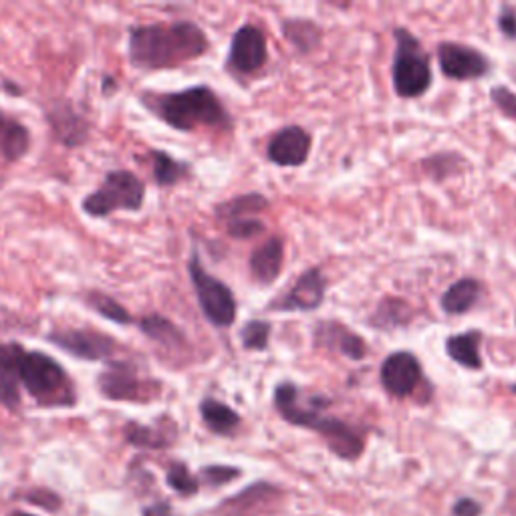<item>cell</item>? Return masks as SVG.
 I'll list each match as a JSON object with an SVG mask.
<instances>
[{
  "instance_id": "1",
  "label": "cell",
  "mask_w": 516,
  "mask_h": 516,
  "mask_svg": "<svg viewBox=\"0 0 516 516\" xmlns=\"http://www.w3.org/2000/svg\"><path fill=\"white\" fill-rule=\"evenodd\" d=\"M208 49L206 33L190 21L136 25L129 29L127 57L136 69H174L206 55Z\"/></svg>"
},
{
  "instance_id": "2",
  "label": "cell",
  "mask_w": 516,
  "mask_h": 516,
  "mask_svg": "<svg viewBox=\"0 0 516 516\" xmlns=\"http://www.w3.org/2000/svg\"><path fill=\"white\" fill-rule=\"evenodd\" d=\"M275 406L289 424L319 432L331 452L339 458L357 460L361 456L365 446L361 434L353 426L323 414L329 406V400L321 396L305 398L295 383L283 381L275 390Z\"/></svg>"
},
{
  "instance_id": "3",
  "label": "cell",
  "mask_w": 516,
  "mask_h": 516,
  "mask_svg": "<svg viewBox=\"0 0 516 516\" xmlns=\"http://www.w3.org/2000/svg\"><path fill=\"white\" fill-rule=\"evenodd\" d=\"M142 101L158 119L178 129V132L190 134L200 127H230L226 107L206 85H196L174 93H144Z\"/></svg>"
},
{
  "instance_id": "4",
  "label": "cell",
  "mask_w": 516,
  "mask_h": 516,
  "mask_svg": "<svg viewBox=\"0 0 516 516\" xmlns=\"http://www.w3.org/2000/svg\"><path fill=\"white\" fill-rule=\"evenodd\" d=\"M19 383L43 408H73L77 404V392L67 369L43 351H23Z\"/></svg>"
},
{
  "instance_id": "5",
  "label": "cell",
  "mask_w": 516,
  "mask_h": 516,
  "mask_svg": "<svg viewBox=\"0 0 516 516\" xmlns=\"http://www.w3.org/2000/svg\"><path fill=\"white\" fill-rule=\"evenodd\" d=\"M146 200V184L129 170L109 172L101 186L87 194L81 202V210L91 218H107L117 210L138 212Z\"/></svg>"
},
{
  "instance_id": "6",
  "label": "cell",
  "mask_w": 516,
  "mask_h": 516,
  "mask_svg": "<svg viewBox=\"0 0 516 516\" xmlns=\"http://www.w3.org/2000/svg\"><path fill=\"white\" fill-rule=\"evenodd\" d=\"M396 55H394V89L404 99L424 95L432 85L430 57L420 41L406 29H396Z\"/></svg>"
},
{
  "instance_id": "7",
  "label": "cell",
  "mask_w": 516,
  "mask_h": 516,
  "mask_svg": "<svg viewBox=\"0 0 516 516\" xmlns=\"http://www.w3.org/2000/svg\"><path fill=\"white\" fill-rule=\"evenodd\" d=\"M190 281L194 285L200 309L204 317L218 329H228L236 321V299L232 291L216 277H212L204 265L200 263V256L194 252L188 263Z\"/></svg>"
},
{
  "instance_id": "8",
  "label": "cell",
  "mask_w": 516,
  "mask_h": 516,
  "mask_svg": "<svg viewBox=\"0 0 516 516\" xmlns=\"http://www.w3.org/2000/svg\"><path fill=\"white\" fill-rule=\"evenodd\" d=\"M97 387L101 396L111 402H146L160 392V385L152 379H142L138 367L129 361H111L97 377Z\"/></svg>"
},
{
  "instance_id": "9",
  "label": "cell",
  "mask_w": 516,
  "mask_h": 516,
  "mask_svg": "<svg viewBox=\"0 0 516 516\" xmlns=\"http://www.w3.org/2000/svg\"><path fill=\"white\" fill-rule=\"evenodd\" d=\"M47 339L61 351L83 361H105L117 351L113 337L93 329H57Z\"/></svg>"
},
{
  "instance_id": "10",
  "label": "cell",
  "mask_w": 516,
  "mask_h": 516,
  "mask_svg": "<svg viewBox=\"0 0 516 516\" xmlns=\"http://www.w3.org/2000/svg\"><path fill=\"white\" fill-rule=\"evenodd\" d=\"M379 377L385 392L402 400L412 396L418 390V385L422 383L424 379L422 363L410 351H396L392 355H387L385 361L381 363Z\"/></svg>"
},
{
  "instance_id": "11",
  "label": "cell",
  "mask_w": 516,
  "mask_h": 516,
  "mask_svg": "<svg viewBox=\"0 0 516 516\" xmlns=\"http://www.w3.org/2000/svg\"><path fill=\"white\" fill-rule=\"evenodd\" d=\"M267 59V39L261 29L254 25H244L234 33L228 53V67L232 71L242 75L256 73L258 69L265 67Z\"/></svg>"
},
{
  "instance_id": "12",
  "label": "cell",
  "mask_w": 516,
  "mask_h": 516,
  "mask_svg": "<svg viewBox=\"0 0 516 516\" xmlns=\"http://www.w3.org/2000/svg\"><path fill=\"white\" fill-rule=\"evenodd\" d=\"M438 63L446 77L458 81L480 79L490 73V61L478 49L460 43H442L438 47Z\"/></svg>"
},
{
  "instance_id": "13",
  "label": "cell",
  "mask_w": 516,
  "mask_h": 516,
  "mask_svg": "<svg viewBox=\"0 0 516 516\" xmlns=\"http://www.w3.org/2000/svg\"><path fill=\"white\" fill-rule=\"evenodd\" d=\"M311 136L299 125L283 127L269 144V160L283 168H299L309 160L311 154Z\"/></svg>"
},
{
  "instance_id": "14",
  "label": "cell",
  "mask_w": 516,
  "mask_h": 516,
  "mask_svg": "<svg viewBox=\"0 0 516 516\" xmlns=\"http://www.w3.org/2000/svg\"><path fill=\"white\" fill-rule=\"evenodd\" d=\"M327 291V279L321 273V269H309L293 287L291 291L271 305L273 311H315L325 301Z\"/></svg>"
},
{
  "instance_id": "15",
  "label": "cell",
  "mask_w": 516,
  "mask_h": 516,
  "mask_svg": "<svg viewBox=\"0 0 516 516\" xmlns=\"http://www.w3.org/2000/svg\"><path fill=\"white\" fill-rule=\"evenodd\" d=\"M315 343L323 349L337 351L351 361H363L369 353L365 339L339 321H321L315 329Z\"/></svg>"
},
{
  "instance_id": "16",
  "label": "cell",
  "mask_w": 516,
  "mask_h": 516,
  "mask_svg": "<svg viewBox=\"0 0 516 516\" xmlns=\"http://www.w3.org/2000/svg\"><path fill=\"white\" fill-rule=\"evenodd\" d=\"M47 121L53 127L55 138L67 148H77L89 138L91 125L83 113H79L69 101H59L47 111Z\"/></svg>"
},
{
  "instance_id": "17",
  "label": "cell",
  "mask_w": 516,
  "mask_h": 516,
  "mask_svg": "<svg viewBox=\"0 0 516 516\" xmlns=\"http://www.w3.org/2000/svg\"><path fill=\"white\" fill-rule=\"evenodd\" d=\"M25 347L17 341L0 343V404L17 412L21 406L19 363Z\"/></svg>"
},
{
  "instance_id": "18",
  "label": "cell",
  "mask_w": 516,
  "mask_h": 516,
  "mask_svg": "<svg viewBox=\"0 0 516 516\" xmlns=\"http://www.w3.org/2000/svg\"><path fill=\"white\" fill-rule=\"evenodd\" d=\"M285 244L273 236L250 254V273L261 285H273L281 277Z\"/></svg>"
},
{
  "instance_id": "19",
  "label": "cell",
  "mask_w": 516,
  "mask_h": 516,
  "mask_svg": "<svg viewBox=\"0 0 516 516\" xmlns=\"http://www.w3.org/2000/svg\"><path fill=\"white\" fill-rule=\"evenodd\" d=\"M31 150L29 127L17 117L0 109V152L7 162H19Z\"/></svg>"
},
{
  "instance_id": "20",
  "label": "cell",
  "mask_w": 516,
  "mask_h": 516,
  "mask_svg": "<svg viewBox=\"0 0 516 516\" xmlns=\"http://www.w3.org/2000/svg\"><path fill=\"white\" fill-rule=\"evenodd\" d=\"M480 345H482V333L466 331V333L450 335L446 341V351L454 363H458L466 369L478 371L484 365L482 355H480Z\"/></svg>"
},
{
  "instance_id": "21",
  "label": "cell",
  "mask_w": 516,
  "mask_h": 516,
  "mask_svg": "<svg viewBox=\"0 0 516 516\" xmlns=\"http://www.w3.org/2000/svg\"><path fill=\"white\" fill-rule=\"evenodd\" d=\"M140 329L144 335H148L154 343L172 349V351H180L182 347H186V335L180 331V327H176L170 319H166L164 315L152 313L148 317H144L140 321Z\"/></svg>"
},
{
  "instance_id": "22",
  "label": "cell",
  "mask_w": 516,
  "mask_h": 516,
  "mask_svg": "<svg viewBox=\"0 0 516 516\" xmlns=\"http://www.w3.org/2000/svg\"><path fill=\"white\" fill-rule=\"evenodd\" d=\"M482 293V287L474 279H460L448 287L442 295V309L446 315H464L474 309Z\"/></svg>"
},
{
  "instance_id": "23",
  "label": "cell",
  "mask_w": 516,
  "mask_h": 516,
  "mask_svg": "<svg viewBox=\"0 0 516 516\" xmlns=\"http://www.w3.org/2000/svg\"><path fill=\"white\" fill-rule=\"evenodd\" d=\"M200 414H202L206 428L218 436H228L240 426V416L230 406H226L224 402H218L214 398L202 400Z\"/></svg>"
},
{
  "instance_id": "24",
  "label": "cell",
  "mask_w": 516,
  "mask_h": 516,
  "mask_svg": "<svg viewBox=\"0 0 516 516\" xmlns=\"http://www.w3.org/2000/svg\"><path fill=\"white\" fill-rule=\"evenodd\" d=\"M269 208V200L261 194H244V196H236L232 200H226L222 204L216 206V216L224 222L230 220H240V218H252L254 214L263 212Z\"/></svg>"
},
{
  "instance_id": "25",
  "label": "cell",
  "mask_w": 516,
  "mask_h": 516,
  "mask_svg": "<svg viewBox=\"0 0 516 516\" xmlns=\"http://www.w3.org/2000/svg\"><path fill=\"white\" fill-rule=\"evenodd\" d=\"M123 436L132 446L152 448V450L168 448L174 442V432H168L166 428H160V426H144L138 422H129L123 428Z\"/></svg>"
},
{
  "instance_id": "26",
  "label": "cell",
  "mask_w": 516,
  "mask_h": 516,
  "mask_svg": "<svg viewBox=\"0 0 516 516\" xmlns=\"http://www.w3.org/2000/svg\"><path fill=\"white\" fill-rule=\"evenodd\" d=\"M412 319V307L402 299H385L377 305L375 313L371 315V325L375 329H396L408 325Z\"/></svg>"
},
{
  "instance_id": "27",
  "label": "cell",
  "mask_w": 516,
  "mask_h": 516,
  "mask_svg": "<svg viewBox=\"0 0 516 516\" xmlns=\"http://www.w3.org/2000/svg\"><path fill=\"white\" fill-rule=\"evenodd\" d=\"M152 168H154V178L158 186H176L178 182H182L188 174H190V166L172 158L166 152L160 150H152Z\"/></svg>"
},
{
  "instance_id": "28",
  "label": "cell",
  "mask_w": 516,
  "mask_h": 516,
  "mask_svg": "<svg viewBox=\"0 0 516 516\" xmlns=\"http://www.w3.org/2000/svg\"><path fill=\"white\" fill-rule=\"evenodd\" d=\"M85 303L103 319L117 323V325H132L134 317L129 313L119 301H115L113 297L101 293V291H91L85 295Z\"/></svg>"
},
{
  "instance_id": "29",
  "label": "cell",
  "mask_w": 516,
  "mask_h": 516,
  "mask_svg": "<svg viewBox=\"0 0 516 516\" xmlns=\"http://www.w3.org/2000/svg\"><path fill=\"white\" fill-rule=\"evenodd\" d=\"M285 37L303 53L313 51L321 41V29L311 21H285Z\"/></svg>"
},
{
  "instance_id": "30",
  "label": "cell",
  "mask_w": 516,
  "mask_h": 516,
  "mask_svg": "<svg viewBox=\"0 0 516 516\" xmlns=\"http://www.w3.org/2000/svg\"><path fill=\"white\" fill-rule=\"evenodd\" d=\"M271 333H273V325L261 319L248 321L242 329H240V341L242 347L248 351H265L269 347L271 341Z\"/></svg>"
},
{
  "instance_id": "31",
  "label": "cell",
  "mask_w": 516,
  "mask_h": 516,
  "mask_svg": "<svg viewBox=\"0 0 516 516\" xmlns=\"http://www.w3.org/2000/svg\"><path fill=\"white\" fill-rule=\"evenodd\" d=\"M168 484L174 488L178 494L192 496L198 492V480L190 474V470L184 464H172L168 470Z\"/></svg>"
},
{
  "instance_id": "32",
  "label": "cell",
  "mask_w": 516,
  "mask_h": 516,
  "mask_svg": "<svg viewBox=\"0 0 516 516\" xmlns=\"http://www.w3.org/2000/svg\"><path fill=\"white\" fill-rule=\"evenodd\" d=\"M265 230H267L265 222L258 220V218H240V220L226 222V232L232 238H238V240L256 238V236H261Z\"/></svg>"
},
{
  "instance_id": "33",
  "label": "cell",
  "mask_w": 516,
  "mask_h": 516,
  "mask_svg": "<svg viewBox=\"0 0 516 516\" xmlns=\"http://www.w3.org/2000/svg\"><path fill=\"white\" fill-rule=\"evenodd\" d=\"M490 97L494 101V105L510 119L516 121V93L510 91L508 87H494L490 91Z\"/></svg>"
},
{
  "instance_id": "34",
  "label": "cell",
  "mask_w": 516,
  "mask_h": 516,
  "mask_svg": "<svg viewBox=\"0 0 516 516\" xmlns=\"http://www.w3.org/2000/svg\"><path fill=\"white\" fill-rule=\"evenodd\" d=\"M238 474H240V470L232 468V466H206L202 470V478L210 486H222V484L234 480Z\"/></svg>"
},
{
  "instance_id": "35",
  "label": "cell",
  "mask_w": 516,
  "mask_h": 516,
  "mask_svg": "<svg viewBox=\"0 0 516 516\" xmlns=\"http://www.w3.org/2000/svg\"><path fill=\"white\" fill-rule=\"evenodd\" d=\"M498 27L506 39H516V11L512 7H502L498 15Z\"/></svg>"
},
{
  "instance_id": "36",
  "label": "cell",
  "mask_w": 516,
  "mask_h": 516,
  "mask_svg": "<svg viewBox=\"0 0 516 516\" xmlns=\"http://www.w3.org/2000/svg\"><path fill=\"white\" fill-rule=\"evenodd\" d=\"M480 512V504L472 498H460L454 504V516H478Z\"/></svg>"
},
{
  "instance_id": "37",
  "label": "cell",
  "mask_w": 516,
  "mask_h": 516,
  "mask_svg": "<svg viewBox=\"0 0 516 516\" xmlns=\"http://www.w3.org/2000/svg\"><path fill=\"white\" fill-rule=\"evenodd\" d=\"M142 516H172V506L168 502H158L148 506Z\"/></svg>"
},
{
  "instance_id": "38",
  "label": "cell",
  "mask_w": 516,
  "mask_h": 516,
  "mask_svg": "<svg viewBox=\"0 0 516 516\" xmlns=\"http://www.w3.org/2000/svg\"><path fill=\"white\" fill-rule=\"evenodd\" d=\"M13 516H35V514H29V512H15Z\"/></svg>"
}]
</instances>
